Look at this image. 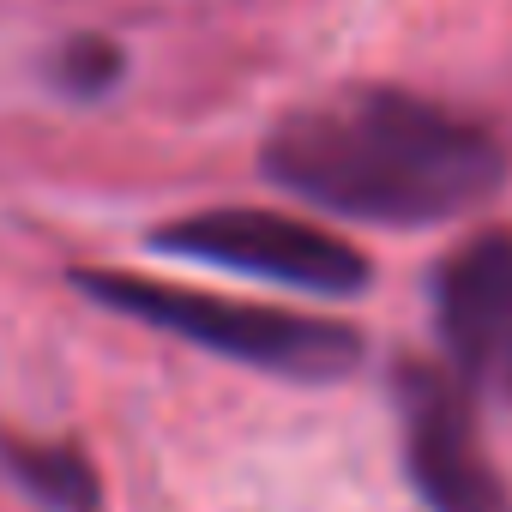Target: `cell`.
<instances>
[{"label":"cell","instance_id":"5","mask_svg":"<svg viewBox=\"0 0 512 512\" xmlns=\"http://www.w3.org/2000/svg\"><path fill=\"white\" fill-rule=\"evenodd\" d=\"M392 392H398V428H404V470L422 506L428 512H506V488L476 446L464 386L428 362H404Z\"/></svg>","mask_w":512,"mask_h":512},{"label":"cell","instance_id":"6","mask_svg":"<svg viewBox=\"0 0 512 512\" xmlns=\"http://www.w3.org/2000/svg\"><path fill=\"white\" fill-rule=\"evenodd\" d=\"M0 476L25 488L43 512H103V476L79 440L0 434Z\"/></svg>","mask_w":512,"mask_h":512},{"label":"cell","instance_id":"3","mask_svg":"<svg viewBox=\"0 0 512 512\" xmlns=\"http://www.w3.org/2000/svg\"><path fill=\"white\" fill-rule=\"evenodd\" d=\"M151 253L169 260H193V266H223L241 278H266L302 296H362L374 284L368 260L338 241L320 223L302 217H278V211H193L169 229H151Z\"/></svg>","mask_w":512,"mask_h":512},{"label":"cell","instance_id":"1","mask_svg":"<svg viewBox=\"0 0 512 512\" xmlns=\"http://www.w3.org/2000/svg\"><path fill=\"white\" fill-rule=\"evenodd\" d=\"M260 169L314 211L422 229L488 205L506 181V151L470 115L410 91L356 85L290 109L260 145Z\"/></svg>","mask_w":512,"mask_h":512},{"label":"cell","instance_id":"7","mask_svg":"<svg viewBox=\"0 0 512 512\" xmlns=\"http://www.w3.org/2000/svg\"><path fill=\"white\" fill-rule=\"evenodd\" d=\"M121 73H127V49H121L115 37H103V31H73V37H61L55 55H49L55 91H61V97H79V103L109 97V91L121 85Z\"/></svg>","mask_w":512,"mask_h":512},{"label":"cell","instance_id":"2","mask_svg":"<svg viewBox=\"0 0 512 512\" xmlns=\"http://www.w3.org/2000/svg\"><path fill=\"white\" fill-rule=\"evenodd\" d=\"M67 284L79 296H91L97 308H109V314H127L151 332H169L193 350H211L223 362L260 368V374H278V380L326 386V380H344L362 362V338L338 320L253 308V302H229V296H211V290H187V284L115 272V266H79V272H67Z\"/></svg>","mask_w":512,"mask_h":512},{"label":"cell","instance_id":"4","mask_svg":"<svg viewBox=\"0 0 512 512\" xmlns=\"http://www.w3.org/2000/svg\"><path fill=\"white\" fill-rule=\"evenodd\" d=\"M434 320L464 398L512 404V235L482 229L434 272Z\"/></svg>","mask_w":512,"mask_h":512}]
</instances>
